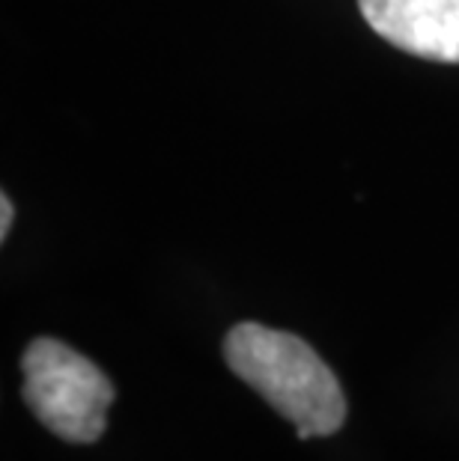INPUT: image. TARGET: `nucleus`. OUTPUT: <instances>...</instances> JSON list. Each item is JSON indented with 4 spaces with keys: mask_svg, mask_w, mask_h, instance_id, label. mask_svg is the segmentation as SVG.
Instances as JSON below:
<instances>
[{
    "mask_svg": "<svg viewBox=\"0 0 459 461\" xmlns=\"http://www.w3.org/2000/svg\"><path fill=\"white\" fill-rule=\"evenodd\" d=\"M224 357L296 426L298 440L328 438L346 423V396L337 375L296 333L242 321L224 339Z\"/></svg>",
    "mask_w": 459,
    "mask_h": 461,
    "instance_id": "nucleus-1",
    "label": "nucleus"
},
{
    "mask_svg": "<svg viewBox=\"0 0 459 461\" xmlns=\"http://www.w3.org/2000/svg\"><path fill=\"white\" fill-rule=\"evenodd\" d=\"M22 396L31 414L69 444H93L107 426L114 384L90 357L60 339L39 337L22 357Z\"/></svg>",
    "mask_w": 459,
    "mask_h": 461,
    "instance_id": "nucleus-2",
    "label": "nucleus"
},
{
    "mask_svg": "<svg viewBox=\"0 0 459 461\" xmlns=\"http://www.w3.org/2000/svg\"><path fill=\"white\" fill-rule=\"evenodd\" d=\"M13 218H15V209H13V203H9V197L4 194V200H0V239H6V235H9Z\"/></svg>",
    "mask_w": 459,
    "mask_h": 461,
    "instance_id": "nucleus-4",
    "label": "nucleus"
},
{
    "mask_svg": "<svg viewBox=\"0 0 459 461\" xmlns=\"http://www.w3.org/2000/svg\"><path fill=\"white\" fill-rule=\"evenodd\" d=\"M361 15L399 51L459 63V0H358Z\"/></svg>",
    "mask_w": 459,
    "mask_h": 461,
    "instance_id": "nucleus-3",
    "label": "nucleus"
}]
</instances>
